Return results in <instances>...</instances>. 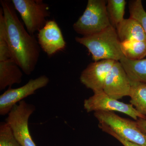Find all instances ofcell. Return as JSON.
<instances>
[{
    "mask_svg": "<svg viewBox=\"0 0 146 146\" xmlns=\"http://www.w3.org/2000/svg\"><path fill=\"white\" fill-rule=\"evenodd\" d=\"M75 40L88 49L94 62L102 60L119 61L124 56L117 31L112 25L96 34L76 36Z\"/></svg>",
    "mask_w": 146,
    "mask_h": 146,
    "instance_id": "7a4b0ae2",
    "label": "cell"
},
{
    "mask_svg": "<svg viewBox=\"0 0 146 146\" xmlns=\"http://www.w3.org/2000/svg\"><path fill=\"white\" fill-rule=\"evenodd\" d=\"M83 105L87 112H117L127 115L136 121L139 119H146V116L137 111L132 105L115 99L104 91L94 93L93 96L84 100Z\"/></svg>",
    "mask_w": 146,
    "mask_h": 146,
    "instance_id": "52a82bcc",
    "label": "cell"
},
{
    "mask_svg": "<svg viewBox=\"0 0 146 146\" xmlns=\"http://www.w3.org/2000/svg\"><path fill=\"white\" fill-rule=\"evenodd\" d=\"M106 9L111 25L116 29L124 19L126 2L125 0H108Z\"/></svg>",
    "mask_w": 146,
    "mask_h": 146,
    "instance_id": "e0dca14e",
    "label": "cell"
},
{
    "mask_svg": "<svg viewBox=\"0 0 146 146\" xmlns=\"http://www.w3.org/2000/svg\"><path fill=\"white\" fill-rule=\"evenodd\" d=\"M35 110L34 105L24 100L13 108L6 119V122L22 146H36L29 128V119Z\"/></svg>",
    "mask_w": 146,
    "mask_h": 146,
    "instance_id": "8992f818",
    "label": "cell"
},
{
    "mask_svg": "<svg viewBox=\"0 0 146 146\" xmlns=\"http://www.w3.org/2000/svg\"><path fill=\"white\" fill-rule=\"evenodd\" d=\"M50 82L46 75L31 79L23 86L12 89L9 88L0 96V115H8L13 107L25 98L35 94L37 90L46 87Z\"/></svg>",
    "mask_w": 146,
    "mask_h": 146,
    "instance_id": "ba28073f",
    "label": "cell"
},
{
    "mask_svg": "<svg viewBox=\"0 0 146 146\" xmlns=\"http://www.w3.org/2000/svg\"><path fill=\"white\" fill-rule=\"evenodd\" d=\"M37 38L40 48L49 56L63 50L66 47L62 32L54 20L48 21L38 32Z\"/></svg>",
    "mask_w": 146,
    "mask_h": 146,
    "instance_id": "8fae6325",
    "label": "cell"
},
{
    "mask_svg": "<svg viewBox=\"0 0 146 146\" xmlns=\"http://www.w3.org/2000/svg\"><path fill=\"white\" fill-rule=\"evenodd\" d=\"M130 18L136 19L141 24L146 36V11L144 9L141 0H134L129 2Z\"/></svg>",
    "mask_w": 146,
    "mask_h": 146,
    "instance_id": "ac0fdd59",
    "label": "cell"
},
{
    "mask_svg": "<svg viewBox=\"0 0 146 146\" xmlns=\"http://www.w3.org/2000/svg\"><path fill=\"white\" fill-rule=\"evenodd\" d=\"M98 125L99 127L102 129V131L108 133L110 136H113L115 139L118 140L124 146H141L125 140L124 138L118 135L117 133H116L114 130H112V129L109 126L103 123H99Z\"/></svg>",
    "mask_w": 146,
    "mask_h": 146,
    "instance_id": "44dd1931",
    "label": "cell"
},
{
    "mask_svg": "<svg viewBox=\"0 0 146 146\" xmlns=\"http://www.w3.org/2000/svg\"><path fill=\"white\" fill-rule=\"evenodd\" d=\"M130 82V104L137 111L146 116V84L138 82Z\"/></svg>",
    "mask_w": 146,
    "mask_h": 146,
    "instance_id": "9a60e30c",
    "label": "cell"
},
{
    "mask_svg": "<svg viewBox=\"0 0 146 146\" xmlns=\"http://www.w3.org/2000/svg\"><path fill=\"white\" fill-rule=\"evenodd\" d=\"M119 62L130 82H138L146 84V58L131 60L123 56Z\"/></svg>",
    "mask_w": 146,
    "mask_h": 146,
    "instance_id": "5bb4252c",
    "label": "cell"
},
{
    "mask_svg": "<svg viewBox=\"0 0 146 146\" xmlns=\"http://www.w3.org/2000/svg\"><path fill=\"white\" fill-rule=\"evenodd\" d=\"M121 42L130 40L146 41V36L143 27L136 19H124L116 27Z\"/></svg>",
    "mask_w": 146,
    "mask_h": 146,
    "instance_id": "4fadbf2b",
    "label": "cell"
},
{
    "mask_svg": "<svg viewBox=\"0 0 146 146\" xmlns=\"http://www.w3.org/2000/svg\"><path fill=\"white\" fill-rule=\"evenodd\" d=\"M0 146H22L5 121L0 123Z\"/></svg>",
    "mask_w": 146,
    "mask_h": 146,
    "instance_id": "ffe728a7",
    "label": "cell"
},
{
    "mask_svg": "<svg viewBox=\"0 0 146 146\" xmlns=\"http://www.w3.org/2000/svg\"><path fill=\"white\" fill-rule=\"evenodd\" d=\"M11 58L9 48L4 18L2 9H0V61Z\"/></svg>",
    "mask_w": 146,
    "mask_h": 146,
    "instance_id": "d6986e66",
    "label": "cell"
},
{
    "mask_svg": "<svg viewBox=\"0 0 146 146\" xmlns=\"http://www.w3.org/2000/svg\"><path fill=\"white\" fill-rule=\"evenodd\" d=\"M94 116L99 123L109 126L125 140L141 146H146V134L138 127L136 121L120 117L114 112L98 111Z\"/></svg>",
    "mask_w": 146,
    "mask_h": 146,
    "instance_id": "5b68a950",
    "label": "cell"
},
{
    "mask_svg": "<svg viewBox=\"0 0 146 146\" xmlns=\"http://www.w3.org/2000/svg\"><path fill=\"white\" fill-rule=\"evenodd\" d=\"M131 84L119 61H115L108 75L103 91L110 97L119 100L129 96Z\"/></svg>",
    "mask_w": 146,
    "mask_h": 146,
    "instance_id": "30bf717a",
    "label": "cell"
},
{
    "mask_svg": "<svg viewBox=\"0 0 146 146\" xmlns=\"http://www.w3.org/2000/svg\"><path fill=\"white\" fill-rule=\"evenodd\" d=\"M1 3L11 58L25 74H31L40 56L41 48L39 43L25 29L11 1L2 0Z\"/></svg>",
    "mask_w": 146,
    "mask_h": 146,
    "instance_id": "6da1fadb",
    "label": "cell"
},
{
    "mask_svg": "<svg viewBox=\"0 0 146 146\" xmlns=\"http://www.w3.org/2000/svg\"><path fill=\"white\" fill-rule=\"evenodd\" d=\"M115 61L102 60L90 63L82 72V83L95 92L103 91L108 75Z\"/></svg>",
    "mask_w": 146,
    "mask_h": 146,
    "instance_id": "9c48e42d",
    "label": "cell"
},
{
    "mask_svg": "<svg viewBox=\"0 0 146 146\" xmlns=\"http://www.w3.org/2000/svg\"><path fill=\"white\" fill-rule=\"evenodd\" d=\"M20 14L27 31L33 35L46 25L50 16L48 5L42 0H12Z\"/></svg>",
    "mask_w": 146,
    "mask_h": 146,
    "instance_id": "277c9868",
    "label": "cell"
},
{
    "mask_svg": "<svg viewBox=\"0 0 146 146\" xmlns=\"http://www.w3.org/2000/svg\"><path fill=\"white\" fill-rule=\"evenodd\" d=\"M104 0H89L82 15L73 25L74 30L82 36L99 33L110 26Z\"/></svg>",
    "mask_w": 146,
    "mask_h": 146,
    "instance_id": "3957f363",
    "label": "cell"
},
{
    "mask_svg": "<svg viewBox=\"0 0 146 146\" xmlns=\"http://www.w3.org/2000/svg\"><path fill=\"white\" fill-rule=\"evenodd\" d=\"M136 122L138 127L146 134V119H139Z\"/></svg>",
    "mask_w": 146,
    "mask_h": 146,
    "instance_id": "7402d4cb",
    "label": "cell"
},
{
    "mask_svg": "<svg viewBox=\"0 0 146 146\" xmlns=\"http://www.w3.org/2000/svg\"><path fill=\"white\" fill-rule=\"evenodd\" d=\"M23 71L12 59L0 61V91L22 82Z\"/></svg>",
    "mask_w": 146,
    "mask_h": 146,
    "instance_id": "7c38bea8",
    "label": "cell"
},
{
    "mask_svg": "<svg viewBox=\"0 0 146 146\" xmlns=\"http://www.w3.org/2000/svg\"><path fill=\"white\" fill-rule=\"evenodd\" d=\"M124 56L131 60L143 59L146 56V41L130 40L121 42Z\"/></svg>",
    "mask_w": 146,
    "mask_h": 146,
    "instance_id": "2e32d148",
    "label": "cell"
}]
</instances>
